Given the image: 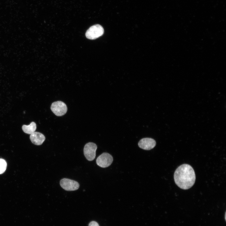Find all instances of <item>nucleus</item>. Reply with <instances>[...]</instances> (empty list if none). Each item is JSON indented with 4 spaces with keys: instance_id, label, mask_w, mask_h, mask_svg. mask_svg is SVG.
<instances>
[{
    "instance_id": "obj_6",
    "label": "nucleus",
    "mask_w": 226,
    "mask_h": 226,
    "mask_svg": "<svg viewBox=\"0 0 226 226\" xmlns=\"http://www.w3.org/2000/svg\"><path fill=\"white\" fill-rule=\"evenodd\" d=\"M60 185L64 189L67 191H73L78 190L79 187L76 181L67 178H63L60 181Z\"/></svg>"
},
{
    "instance_id": "obj_5",
    "label": "nucleus",
    "mask_w": 226,
    "mask_h": 226,
    "mask_svg": "<svg viewBox=\"0 0 226 226\" xmlns=\"http://www.w3.org/2000/svg\"><path fill=\"white\" fill-rule=\"evenodd\" d=\"M113 161L112 156L107 153H104L100 155L97 159V164L102 168H106L109 166Z\"/></svg>"
},
{
    "instance_id": "obj_10",
    "label": "nucleus",
    "mask_w": 226,
    "mask_h": 226,
    "mask_svg": "<svg viewBox=\"0 0 226 226\" xmlns=\"http://www.w3.org/2000/svg\"><path fill=\"white\" fill-rule=\"evenodd\" d=\"M7 163L3 159L0 158V174L3 173L6 170Z\"/></svg>"
},
{
    "instance_id": "obj_7",
    "label": "nucleus",
    "mask_w": 226,
    "mask_h": 226,
    "mask_svg": "<svg viewBox=\"0 0 226 226\" xmlns=\"http://www.w3.org/2000/svg\"><path fill=\"white\" fill-rule=\"evenodd\" d=\"M155 141L150 138H144L141 139L138 143L139 147L143 149L150 150L155 146Z\"/></svg>"
},
{
    "instance_id": "obj_1",
    "label": "nucleus",
    "mask_w": 226,
    "mask_h": 226,
    "mask_svg": "<svg viewBox=\"0 0 226 226\" xmlns=\"http://www.w3.org/2000/svg\"><path fill=\"white\" fill-rule=\"evenodd\" d=\"M176 184L180 188L187 190L194 184L196 175L192 167L190 165L184 164L179 166L174 174Z\"/></svg>"
},
{
    "instance_id": "obj_11",
    "label": "nucleus",
    "mask_w": 226,
    "mask_h": 226,
    "mask_svg": "<svg viewBox=\"0 0 226 226\" xmlns=\"http://www.w3.org/2000/svg\"><path fill=\"white\" fill-rule=\"evenodd\" d=\"M89 226H100L98 223L95 221L91 222L89 224Z\"/></svg>"
},
{
    "instance_id": "obj_4",
    "label": "nucleus",
    "mask_w": 226,
    "mask_h": 226,
    "mask_svg": "<svg viewBox=\"0 0 226 226\" xmlns=\"http://www.w3.org/2000/svg\"><path fill=\"white\" fill-rule=\"evenodd\" d=\"M97 149L96 145L92 142L87 143L83 148L84 154L89 161L93 160L96 156V151Z\"/></svg>"
},
{
    "instance_id": "obj_3",
    "label": "nucleus",
    "mask_w": 226,
    "mask_h": 226,
    "mask_svg": "<svg viewBox=\"0 0 226 226\" xmlns=\"http://www.w3.org/2000/svg\"><path fill=\"white\" fill-rule=\"evenodd\" d=\"M51 109L52 112L57 116H62L65 114L67 111V107L65 103L60 101L53 102Z\"/></svg>"
},
{
    "instance_id": "obj_9",
    "label": "nucleus",
    "mask_w": 226,
    "mask_h": 226,
    "mask_svg": "<svg viewBox=\"0 0 226 226\" xmlns=\"http://www.w3.org/2000/svg\"><path fill=\"white\" fill-rule=\"evenodd\" d=\"M36 128V125L34 122H32L28 125H23L22 129L23 132L27 134H31L35 132Z\"/></svg>"
},
{
    "instance_id": "obj_8",
    "label": "nucleus",
    "mask_w": 226,
    "mask_h": 226,
    "mask_svg": "<svg viewBox=\"0 0 226 226\" xmlns=\"http://www.w3.org/2000/svg\"><path fill=\"white\" fill-rule=\"evenodd\" d=\"M30 139L34 144L40 145L42 144L45 140V137L42 133L35 132L30 134Z\"/></svg>"
},
{
    "instance_id": "obj_12",
    "label": "nucleus",
    "mask_w": 226,
    "mask_h": 226,
    "mask_svg": "<svg viewBox=\"0 0 226 226\" xmlns=\"http://www.w3.org/2000/svg\"><path fill=\"white\" fill-rule=\"evenodd\" d=\"M225 219L226 220V213L225 214Z\"/></svg>"
},
{
    "instance_id": "obj_2",
    "label": "nucleus",
    "mask_w": 226,
    "mask_h": 226,
    "mask_svg": "<svg viewBox=\"0 0 226 226\" xmlns=\"http://www.w3.org/2000/svg\"><path fill=\"white\" fill-rule=\"evenodd\" d=\"M104 33L103 27L101 25L97 24L90 27L86 32L85 35L88 39L94 40L102 36Z\"/></svg>"
}]
</instances>
